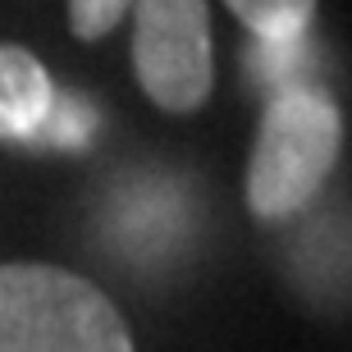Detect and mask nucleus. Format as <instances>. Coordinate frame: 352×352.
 <instances>
[{
  "instance_id": "nucleus-8",
  "label": "nucleus",
  "mask_w": 352,
  "mask_h": 352,
  "mask_svg": "<svg viewBox=\"0 0 352 352\" xmlns=\"http://www.w3.org/2000/svg\"><path fill=\"white\" fill-rule=\"evenodd\" d=\"M129 5L133 0H69V28H74V37L96 41L129 14Z\"/></svg>"
},
{
  "instance_id": "nucleus-5",
  "label": "nucleus",
  "mask_w": 352,
  "mask_h": 352,
  "mask_svg": "<svg viewBox=\"0 0 352 352\" xmlns=\"http://www.w3.org/2000/svg\"><path fill=\"white\" fill-rule=\"evenodd\" d=\"M96 133V105L87 96H65L55 91L46 115L32 133H28V146H51V151H82Z\"/></svg>"
},
{
  "instance_id": "nucleus-6",
  "label": "nucleus",
  "mask_w": 352,
  "mask_h": 352,
  "mask_svg": "<svg viewBox=\"0 0 352 352\" xmlns=\"http://www.w3.org/2000/svg\"><path fill=\"white\" fill-rule=\"evenodd\" d=\"M224 5L248 23L256 41L307 37V23L316 14V0H224Z\"/></svg>"
},
{
  "instance_id": "nucleus-2",
  "label": "nucleus",
  "mask_w": 352,
  "mask_h": 352,
  "mask_svg": "<svg viewBox=\"0 0 352 352\" xmlns=\"http://www.w3.org/2000/svg\"><path fill=\"white\" fill-rule=\"evenodd\" d=\"M339 110L320 87H279L265 105L248 165V206L261 220L298 215L339 160Z\"/></svg>"
},
{
  "instance_id": "nucleus-4",
  "label": "nucleus",
  "mask_w": 352,
  "mask_h": 352,
  "mask_svg": "<svg viewBox=\"0 0 352 352\" xmlns=\"http://www.w3.org/2000/svg\"><path fill=\"white\" fill-rule=\"evenodd\" d=\"M51 96V74L41 69L37 55L23 46H0V142H28Z\"/></svg>"
},
{
  "instance_id": "nucleus-3",
  "label": "nucleus",
  "mask_w": 352,
  "mask_h": 352,
  "mask_svg": "<svg viewBox=\"0 0 352 352\" xmlns=\"http://www.w3.org/2000/svg\"><path fill=\"white\" fill-rule=\"evenodd\" d=\"M133 65L160 110H197L210 96V14L206 0H133Z\"/></svg>"
},
{
  "instance_id": "nucleus-7",
  "label": "nucleus",
  "mask_w": 352,
  "mask_h": 352,
  "mask_svg": "<svg viewBox=\"0 0 352 352\" xmlns=\"http://www.w3.org/2000/svg\"><path fill=\"white\" fill-rule=\"evenodd\" d=\"M302 55V37H284V41H252L248 51V69L252 74H261L265 82H270L274 91L279 87H293L288 82V74H293V65H298Z\"/></svg>"
},
{
  "instance_id": "nucleus-1",
  "label": "nucleus",
  "mask_w": 352,
  "mask_h": 352,
  "mask_svg": "<svg viewBox=\"0 0 352 352\" xmlns=\"http://www.w3.org/2000/svg\"><path fill=\"white\" fill-rule=\"evenodd\" d=\"M0 352H133L96 284L55 265H0Z\"/></svg>"
}]
</instances>
